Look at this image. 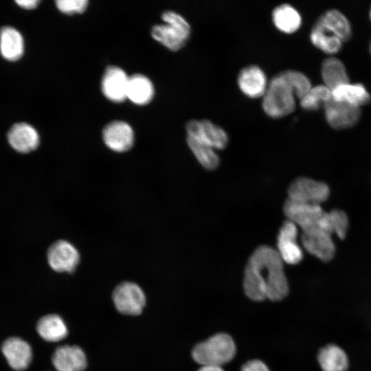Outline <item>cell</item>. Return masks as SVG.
Instances as JSON below:
<instances>
[{
    "label": "cell",
    "instance_id": "cell-36",
    "mask_svg": "<svg viewBox=\"0 0 371 371\" xmlns=\"http://www.w3.org/2000/svg\"><path fill=\"white\" fill-rule=\"evenodd\" d=\"M370 54H371V43H370Z\"/></svg>",
    "mask_w": 371,
    "mask_h": 371
},
{
    "label": "cell",
    "instance_id": "cell-1",
    "mask_svg": "<svg viewBox=\"0 0 371 371\" xmlns=\"http://www.w3.org/2000/svg\"><path fill=\"white\" fill-rule=\"evenodd\" d=\"M283 262L277 249L269 245L257 247L245 269L243 288L247 296L254 301H277L285 297L289 283Z\"/></svg>",
    "mask_w": 371,
    "mask_h": 371
},
{
    "label": "cell",
    "instance_id": "cell-34",
    "mask_svg": "<svg viewBox=\"0 0 371 371\" xmlns=\"http://www.w3.org/2000/svg\"><path fill=\"white\" fill-rule=\"evenodd\" d=\"M198 371H224L221 366L214 365L202 366Z\"/></svg>",
    "mask_w": 371,
    "mask_h": 371
},
{
    "label": "cell",
    "instance_id": "cell-7",
    "mask_svg": "<svg viewBox=\"0 0 371 371\" xmlns=\"http://www.w3.org/2000/svg\"><path fill=\"white\" fill-rule=\"evenodd\" d=\"M116 309L124 315L140 314L146 304V296L142 288L132 282H123L113 292Z\"/></svg>",
    "mask_w": 371,
    "mask_h": 371
},
{
    "label": "cell",
    "instance_id": "cell-35",
    "mask_svg": "<svg viewBox=\"0 0 371 371\" xmlns=\"http://www.w3.org/2000/svg\"><path fill=\"white\" fill-rule=\"evenodd\" d=\"M370 20H371V7H370Z\"/></svg>",
    "mask_w": 371,
    "mask_h": 371
},
{
    "label": "cell",
    "instance_id": "cell-14",
    "mask_svg": "<svg viewBox=\"0 0 371 371\" xmlns=\"http://www.w3.org/2000/svg\"><path fill=\"white\" fill-rule=\"evenodd\" d=\"M301 241L305 249L324 262L331 260L335 254V245L331 235L322 230L302 232Z\"/></svg>",
    "mask_w": 371,
    "mask_h": 371
},
{
    "label": "cell",
    "instance_id": "cell-20",
    "mask_svg": "<svg viewBox=\"0 0 371 371\" xmlns=\"http://www.w3.org/2000/svg\"><path fill=\"white\" fill-rule=\"evenodd\" d=\"M38 335L48 342H58L68 335V328L63 319L56 314H47L41 317L36 323Z\"/></svg>",
    "mask_w": 371,
    "mask_h": 371
},
{
    "label": "cell",
    "instance_id": "cell-27",
    "mask_svg": "<svg viewBox=\"0 0 371 371\" xmlns=\"http://www.w3.org/2000/svg\"><path fill=\"white\" fill-rule=\"evenodd\" d=\"M310 39L314 46L328 54L337 53L343 43L337 36L316 23L311 31Z\"/></svg>",
    "mask_w": 371,
    "mask_h": 371
},
{
    "label": "cell",
    "instance_id": "cell-15",
    "mask_svg": "<svg viewBox=\"0 0 371 371\" xmlns=\"http://www.w3.org/2000/svg\"><path fill=\"white\" fill-rule=\"evenodd\" d=\"M237 83L243 94L258 98L264 95L269 82L264 71L259 66L251 65L240 71Z\"/></svg>",
    "mask_w": 371,
    "mask_h": 371
},
{
    "label": "cell",
    "instance_id": "cell-32",
    "mask_svg": "<svg viewBox=\"0 0 371 371\" xmlns=\"http://www.w3.org/2000/svg\"><path fill=\"white\" fill-rule=\"evenodd\" d=\"M240 371H270L267 365L259 359H253L246 362Z\"/></svg>",
    "mask_w": 371,
    "mask_h": 371
},
{
    "label": "cell",
    "instance_id": "cell-33",
    "mask_svg": "<svg viewBox=\"0 0 371 371\" xmlns=\"http://www.w3.org/2000/svg\"><path fill=\"white\" fill-rule=\"evenodd\" d=\"M16 3L20 7H22L23 8H25V9L30 10V9L35 8L38 5V3H39V1L37 0H18V1H16Z\"/></svg>",
    "mask_w": 371,
    "mask_h": 371
},
{
    "label": "cell",
    "instance_id": "cell-26",
    "mask_svg": "<svg viewBox=\"0 0 371 371\" xmlns=\"http://www.w3.org/2000/svg\"><path fill=\"white\" fill-rule=\"evenodd\" d=\"M154 95L152 82L145 76L135 74L129 77L127 98L137 105L149 103Z\"/></svg>",
    "mask_w": 371,
    "mask_h": 371
},
{
    "label": "cell",
    "instance_id": "cell-18",
    "mask_svg": "<svg viewBox=\"0 0 371 371\" xmlns=\"http://www.w3.org/2000/svg\"><path fill=\"white\" fill-rule=\"evenodd\" d=\"M10 146L21 153H28L37 148L40 137L37 131L30 124L20 122L14 124L8 133Z\"/></svg>",
    "mask_w": 371,
    "mask_h": 371
},
{
    "label": "cell",
    "instance_id": "cell-23",
    "mask_svg": "<svg viewBox=\"0 0 371 371\" xmlns=\"http://www.w3.org/2000/svg\"><path fill=\"white\" fill-rule=\"evenodd\" d=\"M332 98L359 108L371 102V95L362 84L350 82L332 90Z\"/></svg>",
    "mask_w": 371,
    "mask_h": 371
},
{
    "label": "cell",
    "instance_id": "cell-4",
    "mask_svg": "<svg viewBox=\"0 0 371 371\" xmlns=\"http://www.w3.org/2000/svg\"><path fill=\"white\" fill-rule=\"evenodd\" d=\"M236 352V344L232 337L222 333L196 344L192 350V357L201 366H222L234 357Z\"/></svg>",
    "mask_w": 371,
    "mask_h": 371
},
{
    "label": "cell",
    "instance_id": "cell-17",
    "mask_svg": "<svg viewBox=\"0 0 371 371\" xmlns=\"http://www.w3.org/2000/svg\"><path fill=\"white\" fill-rule=\"evenodd\" d=\"M129 77L121 68L111 66L106 68L101 82L104 96L114 102H121L127 98Z\"/></svg>",
    "mask_w": 371,
    "mask_h": 371
},
{
    "label": "cell",
    "instance_id": "cell-5",
    "mask_svg": "<svg viewBox=\"0 0 371 371\" xmlns=\"http://www.w3.org/2000/svg\"><path fill=\"white\" fill-rule=\"evenodd\" d=\"M164 24L152 27L153 38L170 50L178 51L183 48L191 34V27L179 14L172 10L164 12L161 15Z\"/></svg>",
    "mask_w": 371,
    "mask_h": 371
},
{
    "label": "cell",
    "instance_id": "cell-8",
    "mask_svg": "<svg viewBox=\"0 0 371 371\" xmlns=\"http://www.w3.org/2000/svg\"><path fill=\"white\" fill-rule=\"evenodd\" d=\"M187 136L214 149H224L228 144V135L221 126L207 120H192L186 126Z\"/></svg>",
    "mask_w": 371,
    "mask_h": 371
},
{
    "label": "cell",
    "instance_id": "cell-13",
    "mask_svg": "<svg viewBox=\"0 0 371 371\" xmlns=\"http://www.w3.org/2000/svg\"><path fill=\"white\" fill-rule=\"evenodd\" d=\"M102 137L106 146L117 153H123L131 149L135 140L133 128L123 121L109 123L103 129Z\"/></svg>",
    "mask_w": 371,
    "mask_h": 371
},
{
    "label": "cell",
    "instance_id": "cell-30",
    "mask_svg": "<svg viewBox=\"0 0 371 371\" xmlns=\"http://www.w3.org/2000/svg\"><path fill=\"white\" fill-rule=\"evenodd\" d=\"M283 73L294 89L296 98L302 99L313 87L309 78L303 73L288 69Z\"/></svg>",
    "mask_w": 371,
    "mask_h": 371
},
{
    "label": "cell",
    "instance_id": "cell-21",
    "mask_svg": "<svg viewBox=\"0 0 371 371\" xmlns=\"http://www.w3.org/2000/svg\"><path fill=\"white\" fill-rule=\"evenodd\" d=\"M315 23L337 36L342 42L348 41L351 38L350 23L345 15L338 10H327Z\"/></svg>",
    "mask_w": 371,
    "mask_h": 371
},
{
    "label": "cell",
    "instance_id": "cell-6",
    "mask_svg": "<svg viewBox=\"0 0 371 371\" xmlns=\"http://www.w3.org/2000/svg\"><path fill=\"white\" fill-rule=\"evenodd\" d=\"M287 194V199L293 202L321 205L328 199L330 189L325 183L302 177L290 183Z\"/></svg>",
    "mask_w": 371,
    "mask_h": 371
},
{
    "label": "cell",
    "instance_id": "cell-29",
    "mask_svg": "<svg viewBox=\"0 0 371 371\" xmlns=\"http://www.w3.org/2000/svg\"><path fill=\"white\" fill-rule=\"evenodd\" d=\"M333 99L332 91L324 85L312 87L300 99V106L307 111H317Z\"/></svg>",
    "mask_w": 371,
    "mask_h": 371
},
{
    "label": "cell",
    "instance_id": "cell-22",
    "mask_svg": "<svg viewBox=\"0 0 371 371\" xmlns=\"http://www.w3.org/2000/svg\"><path fill=\"white\" fill-rule=\"evenodd\" d=\"M24 41L21 34L12 27H3L0 30V52L10 61L19 59L23 54Z\"/></svg>",
    "mask_w": 371,
    "mask_h": 371
},
{
    "label": "cell",
    "instance_id": "cell-10",
    "mask_svg": "<svg viewBox=\"0 0 371 371\" xmlns=\"http://www.w3.org/2000/svg\"><path fill=\"white\" fill-rule=\"evenodd\" d=\"M1 350L8 365L14 371L27 370L33 359L30 344L19 337H10L5 339Z\"/></svg>",
    "mask_w": 371,
    "mask_h": 371
},
{
    "label": "cell",
    "instance_id": "cell-12",
    "mask_svg": "<svg viewBox=\"0 0 371 371\" xmlns=\"http://www.w3.org/2000/svg\"><path fill=\"white\" fill-rule=\"evenodd\" d=\"M324 109L327 123L337 130L354 126L361 117L359 107L333 99L329 101Z\"/></svg>",
    "mask_w": 371,
    "mask_h": 371
},
{
    "label": "cell",
    "instance_id": "cell-19",
    "mask_svg": "<svg viewBox=\"0 0 371 371\" xmlns=\"http://www.w3.org/2000/svg\"><path fill=\"white\" fill-rule=\"evenodd\" d=\"M317 359L322 371H347L349 368L348 355L335 344H328L321 348Z\"/></svg>",
    "mask_w": 371,
    "mask_h": 371
},
{
    "label": "cell",
    "instance_id": "cell-24",
    "mask_svg": "<svg viewBox=\"0 0 371 371\" xmlns=\"http://www.w3.org/2000/svg\"><path fill=\"white\" fill-rule=\"evenodd\" d=\"M272 21L276 28L282 32L292 34L300 27L302 16L293 6L282 3L273 9Z\"/></svg>",
    "mask_w": 371,
    "mask_h": 371
},
{
    "label": "cell",
    "instance_id": "cell-9",
    "mask_svg": "<svg viewBox=\"0 0 371 371\" xmlns=\"http://www.w3.org/2000/svg\"><path fill=\"white\" fill-rule=\"evenodd\" d=\"M47 259L49 267L58 273L74 271L80 262L77 249L69 241L59 240L49 247Z\"/></svg>",
    "mask_w": 371,
    "mask_h": 371
},
{
    "label": "cell",
    "instance_id": "cell-25",
    "mask_svg": "<svg viewBox=\"0 0 371 371\" xmlns=\"http://www.w3.org/2000/svg\"><path fill=\"white\" fill-rule=\"evenodd\" d=\"M324 85L331 91L349 82V78L344 63L338 58L329 57L324 60L321 67Z\"/></svg>",
    "mask_w": 371,
    "mask_h": 371
},
{
    "label": "cell",
    "instance_id": "cell-28",
    "mask_svg": "<svg viewBox=\"0 0 371 371\" xmlns=\"http://www.w3.org/2000/svg\"><path fill=\"white\" fill-rule=\"evenodd\" d=\"M186 141L196 159L205 169L213 170L218 168L220 159L213 148L188 136Z\"/></svg>",
    "mask_w": 371,
    "mask_h": 371
},
{
    "label": "cell",
    "instance_id": "cell-31",
    "mask_svg": "<svg viewBox=\"0 0 371 371\" xmlns=\"http://www.w3.org/2000/svg\"><path fill=\"white\" fill-rule=\"evenodd\" d=\"M57 8L63 13L71 14L84 12L87 5V0H58L56 1Z\"/></svg>",
    "mask_w": 371,
    "mask_h": 371
},
{
    "label": "cell",
    "instance_id": "cell-11",
    "mask_svg": "<svg viewBox=\"0 0 371 371\" xmlns=\"http://www.w3.org/2000/svg\"><path fill=\"white\" fill-rule=\"evenodd\" d=\"M297 226L286 219L281 226L277 238V251L284 262L297 265L302 261L303 251L297 243Z\"/></svg>",
    "mask_w": 371,
    "mask_h": 371
},
{
    "label": "cell",
    "instance_id": "cell-3",
    "mask_svg": "<svg viewBox=\"0 0 371 371\" xmlns=\"http://www.w3.org/2000/svg\"><path fill=\"white\" fill-rule=\"evenodd\" d=\"M295 93L283 71L273 76L262 96V106L272 118L284 117L295 110Z\"/></svg>",
    "mask_w": 371,
    "mask_h": 371
},
{
    "label": "cell",
    "instance_id": "cell-2",
    "mask_svg": "<svg viewBox=\"0 0 371 371\" xmlns=\"http://www.w3.org/2000/svg\"><path fill=\"white\" fill-rule=\"evenodd\" d=\"M283 212L287 219L300 227L302 232L322 230L335 234L344 239L348 228V218L340 210L326 212L320 205L304 204L286 199Z\"/></svg>",
    "mask_w": 371,
    "mask_h": 371
},
{
    "label": "cell",
    "instance_id": "cell-16",
    "mask_svg": "<svg viewBox=\"0 0 371 371\" xmlns=\"http://www.w3.org/2000/svg\"><path fill=\"white\" fill-rule=\"evenodd\" d=\"M52 365L56 371H83L87 364L83 350L75 345H63L54 350Z\"/></svg>",
    "mask_w": 371,
    "mask_h": 371
}]
</instances>
